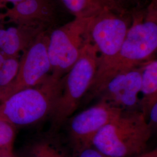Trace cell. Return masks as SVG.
I'll return each mask as SVG.
<instances>
[{"label": "cell", "instance_id": "cell-24", "mask_svg": "<svg viewBox=\"0 0 157 157\" xmlns=\"http://www.w3.org/2000/svg\"><path fill=\"white\" fill-rule=\"evenodd\" d=\"M7 56H6L4 54H3L2 52H0V67L5 61Z\"/></svg>", "mask_w": 157, "mask_h": 157}, {"label": "cell", "instance_id": "cell-15", "mask_svg": "<svg viewBox=\"0 0 157 157\" xmlns=\"http://www.w3.org/2000/svg\"><path fill=\"white\" fill-rule=\"evenodd\" d=\"M20 57L7 56L0 67V89L10 84L16 77L19 65Z\"/></svg>", "mask_w": 157, "mask_h": 157}, {"label": "cell", "instance_id": "cell-13", "mask_svg": "<svg viewBox=\"0 0 157 157\" xmlns=\"http://www.w3.org/2000/svg\"><path fill=\"white\" fill-rule=\"evenodd\" d=\"M74 18L91 19L105 11L126 15L128 11L114 0H61Z\"/></svg>", "mask_w": 157, "mask_h": 157}, {"label": "cell", "instance_id": "cell-23", "mask_svg": "<svg viewBox=\"0 0 157 157\" xmlns=\"http://www.w3.org/2000/svg\"><path fill=\"white\" fill-rule=\"evenodd\" d=\"M0 157H17L13 152V150L0 152Z\"/></svg>", "mask_w": 157, "mask_h": 157}, {"label": "cell", "instance_id": "cell-6", "mask_svg": "<svg viewBox=\"0 0 157 157\" xmlns=\"http://www.w3.org/2000/svg\"><path fill=\"white\" fill-rule=\"evenodd\" d=\"M48 34L40 35L21 54L16 77L10 84L0 89V102L19 91L40 84L50 75L47 52Z\"/></svg>", "mask_w": 157, "mask_h": 157}, {"label": "cell", "instance_id": "cell-10", "mask_svg": "<svg viewBox=\"0 0 157 157\" xmlns=\"http://www.w3.org/2000/svg\"><path fill=\"white\" fill-rule=\"evenodd\" d=\"M142 66L112 78L98 95L100 100L107 102L122 112L140 111Z\"/></svg>", "mask_w": 157, "mask_h": 157}, {"label": "cell", "instance_id": "cell-25", "mask_svg": "<svg viewBox=\"0 0 157 157\" xmlns=\"http://www.w3.org/2000/svg\"><path fill=\"white\" fill-rule=\"evenodd\" d=\"M0 8H2L1 6L0 5ZM5 20V18H4V13H0V21L2 22Z\"/></svg>", "mask_w": 157, "mask_h": 157}, {"label": "cell", "instance_id": "cell-19", "mask_svg": "<svg viewBox=\"0 0 157 157\" xmlns=\"http://www.w3.org/2000/svg\"><path fill=\"white\" fill-rule=\"evenodd\" d=\"M146 19L157 22V0H151L148 6Z\"/></svg>", "mask_w": 157, "mask_h": 157}, {"label": "cell", "instance_id": "cell-2", "mask_svg": "<svg viewBox=\"0 0 157 157\" xmlns=\"http://www.w3.org/2000/svg\"><path fill=\"white\" fill-rule=\"evenodd\" d=\"M152 135L142 112H123L100 130L92 146L107 157H135L147 151Z\"/></svg>", "mask_w": 157, "mask_h": 157}, {"label": "cell", "instance_id": "cell-20", "mask_svg": "<svg viewBox=\"0 0 157 157\" xmlns=\"http://www.w3.org/2000/svg\"><path fill=\"white\" fill-rule=\"evenodd\" d=\"M121 8L128 11V7L138 4L142 0H114Z\"/></svg>", "mask_w": 157, "mask_h": 157}, {"label": "cell", "instance_id": "cell-22", "mask_svg": "<svg viewBox=\"0 0 157 157\" xmlns=\"http://www.w3.org/2000/svg\"><path fill=\"white\" fill-rule=\"evenodd\" d=\"M25 1L26 0H0V5L2 7H4L6 3H11L13 6Z\"/></svg>", "mask_w": 157, "mask_h": 157}, {"label": "cell", "instance_id": "cell-4", "mask_svg": "<svg viewBox=\"0 0 157 157\" xmlns=\"http://www.w3.org/2000/svg\"><path fill=\"white\" fill-rule=\"evenodd\" d=\"M98 52L89 38L78 59L62 78V89L51 115V131L57 132L72 117L93 82L98 66Z\"/></svg>", "mask_w": 157, "mask_h": 157}, {"label": "cell", "instance_id": "cell-11", "mask_svg": "<svg viewBox=\"0 0 157 157\" xmlns=\"http://www.w3.org/2000/svg\"><path fill=\"white\" fill-rule=\"evenodd\" d=\"M0 21V52L6 56L20 57L37 38L45 32L32 27L15 25L6 29Z\"/></svg>", "mask_w": 157, "mask_h": 157}, {"label": "cell", "instance_id": "cell-3", "mask_svg": "<svg viewBox=\"0 0 157 157\" xmlns=\"http://www.w3.org/2000/svg\"><path fill=\"white\" fill-rule=\"evenodd\" d=\"M62 78L50 74L40 84L19 91L0 102V119L17 128L50 117L61 92Z\"/></svg>", "mask_w": 157, "mask_h": 157}, {"label": "cell", "instance_id": "cell-21", "mask_svg": "<svg viewBox=\"0 0 157 157\" xmlns=\"http://www.w3.org/2000/svg\"><path fill=\"white\" fill-rule=\"evenodd\" d=\"M135 157H157V144L151 150H147L144 153Z\"/></svg>", "mask_w": 157, "mask_h": 157}, {"label": "cell", "instance_id": "cell-9", "mask_svg": "<svg viewBox=\"0 0 157 157\" xmlns=\"http://www.w3.org/2000/svg\"><path fill=\"white\" fill-rule=\"evenodd\" d=\"M123 112L105 101H99L69 121L67 134L72 149L92 146L95 135Z\"/></svg>", "mask_w": 157, "mask_h": 157}, {"label": "cell", "instance_id": "cell-7", "mask_svg": "<svg viewBox=\"0 0 157 157\" xmlns=\"http://www.w3.org/2000/svg\"><path fill=\"white\" fill-rule=\"evenodd\" d=\"M61 0H26L6 9V22L50 32L71 20Z\"/></svg>", "mask_w": 157, "mask_h": 157}, {"label": "cell", "instance_id": "cell-1", "mask_svg": "<svg viewBox=\"0 0 157 157\" xmlns=\"http://www.w3.org/2000/svg\"><path fill=\"white\" fill-rule=\"evenodd\" d=\"M157 51V22L135 19L117 54L105 66L97 70L87 93L89 99L98 97L112 78L139 67L148 62Z\"/></svg>", "mask_w": 157, "mask_h": 157}, {"label": "cell", "instance_id": "cell-8", "mask_svg": "<svg viewBox=\"0 0 157 157\" xmlns=\"http://www.w3.org/2000/svg\"><path fill=\"white\" fill-rule=\"evenodd\" d=\"M129 27L126 15L111 11H104L90 19L87 34L98 52L97 70L105 66L117 54Z\"/></svg>", "mask_w": 157, "mask_h": 157}, {"label": "cell", "instance_id": "cell-18", "mask_svg": "<svg viewBox=\"0 0 157 157\" xmlns=\"http://www.w3.org/2000/svg\"><path fill=\"white\" fill-rule=\"evenodd\" d=\"M147 121L152 134L157 132V101L152 106L147 115Z\"/></svg>", "mask_w": 157, "mask_h": 157}, {"label": "cell", "instance_id": "cell-12", "mask_svg": "<svg viewBox=\"0 0 157 157\" xmlns=\"http://www.w3.org/2000/svg\"><path fill=\"white\" fill-rule=\"evenodd\" d=\"M57 132L50 131L30 141L23 150L22 157H73L69 147Z\"/></svg>", "mask_w": 157, "mask_h": 157}, {"label": "cell", "instance_id": "cell-17", "mask_svg": "<svg viewBox=\"0 0 157 157\" xmlns=\"http://www.w3.org/2000/svg\"><path fill=\"white\" fill-rule=\"evenodd\" d=\"M73 157H107L93 146L72 150Z\"/></svg>", "mask_w": 157, "mask_h": 157}, {"label": "cell", "instance_id": "cell-16", "mask_svg": "<svg viewBox=\"0 0 157 157\" xmlns=\"http://www.w3.org/2000/svg\"><path fill=\"white\" fill-rule=\"evenodd\" d=\"M17 127L0 119V152L13 150Z\"/></svg>", "mask_w": 157, "mask_h": 157}, {"label": "cell", "instance_id": "cell-26", "mask_svg": "<svg viewBox=\"0 0 157 157\" xmlns=\"http://www.w3.org/2000/svg\"><path fill=\"white\" fill-rule=\"evenodd\" d=\"M156 54H157V52H156Z\"/></svg>", "mask_w": 157, "mask_h": 157}, {"label": "cell", "instance_id": "cell-14", "mask_svg": "<svg viewBox=\"0 0 157 157\" xmlns=\"http://www.w3.org/2000/svg\"><path fill=\"white\" fill-rule=\"evenodd\" d=\"M157 101V59L142 66L140 110L146 119L152 106Z\"/></svg>", "mask_w": 157, "mask_h": 157}, {"label": "cell", "instance_id": "cell-5", "mask_svg": "<svg viewBox=\"0 0 157 157\" xmlns=\"http://www.w3.org/2000/svg\"><path fill=\"white\" fill-rule=\"evenodd\" d=\"M90 19L73 18L49 33L47 52L51 75L62 78L77 61L89 39L87 26Z\"/></svg>", "mask_w": 157, "mask_h": 157}]
</instances>
